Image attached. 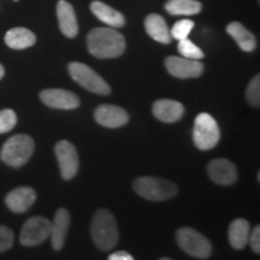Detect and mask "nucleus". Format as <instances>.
<instances>
[{
  "instance_id": "1",
  "label": "nucleus",
  "mask_w": 260,
  "mask_h": 260,
  "mask_svg": "<svg viewBox=\"0 0 260 260\" xmlns=\"http://www.w3.org/2000/svg\"><path fill=\"white\" fill-rule=\"evenodd\" d=\"M89 53L98 59L121 57L125 51V39L112 28H94L87 35Z\"/></svg>"
},
{
  "instance_id": "2",
  "label": "nucleus",
  "mask_w": 260,
  "mask_h": 260,
  "mask_svg": "<svg viewBox=\"0 0 260 260\" xmlns=\"http://www.w3.org/2000/svg\"><path fill=\"white\" fill-rule=\"evenodd\" d=\"M90 235L100 251L109 252L118 242V228L113 214L106 209L98 210L92 219Z\"/></svg>"
},
{
  "instance_id": "3",
  "label": "nucleus",
  "mask_w": 260,
  "mask_h": 260,
  "mask_svg": "<svg viewBox=\"0 0 260 260\" xmlns=\"http://www.w3.org/2000/svg\"><path fill=\"white\" fill-rule=\"evenodd\" d=\"M133 187L136 194L149 201H165L178 193V188L174 182L161 177H138Z\"/></svg>"
},
{
  "instance_id": "4",
  "label": "nucleus",
  "mask_w": 260,
  "mask_h": 260,
  "mask_svg": "<svg viewBox=\"0 0 260 260\" xmlns=\"http://www.w3.org/2000/svg\"><path fill=\"white\" fill-rule=\"evenodd\" d=\"M35 144L29 135L17 134L3 145L0 159L11 168H21L34 153Z\"/></svg>"
},
{
  "instance_id": "5",
  "label": "nucleus",
  "mask_w": 260,
  "mask_h": 260,
  "mask_svg": "<svg viewBox=\"0 0 260 260\" xmlns=\"http://www.w3.org/2000/svg\"><path fill=\"white\" fill-rule=\"evenodd\" d=\"M68 70H69L71 79L88 92L99 94V95H109L111 93V87L109 86V83L88 65L80 63V61H71L68 65Z\"/></svg>"
},
{
  "instance_id": "6",
  "label": "nucleus",
  "mask_w": 260,
  "mask_h": 260,
  "mask_svg": "<svg viewBox=\"0 0 260 260\" xmlns=\"http://www.w3.org/2000/svg\"><path fill=\"white\" fill-rule=\"evenodd\" d=\"M220 139L219 126L210 113H199L193 128L194 145L201 151H209L218 145Z\"/></svg>"
},
{
  "instance_id": "7",
  "label": "nucleus",
  "mask_w": 260,
  "mask_h": 260,
  "mask_svg": "<svg viewBox=\"0 0 260 260\" xmlns=\"http://www.w3.org/2000/svg\"><path fill=\"white\" fill-rule=\"evenodd\" d=\"M176 242L182 251L194 258L207 259L212 253V245L210 240L193 228L184 226L178 229Z\"/></svg>"
},
{
  "instance_id": "8",
  "label": "nucleus",
  "mask_w": 260,
  "mask_h": 260,
  "mask_svg": "<svg viewBox=\"0 0 260 260\" xmlns=\"http://www.w3.org/2000/svg\"><path fill=\"white\" fill-rule=\"evenodd\" d=\"M51 235V222L41 216L29 218L22 226L19 241L25 247L39 246Z\"/></svg>"
},
{
  "instance_id": "9",
  "label": "nucleus",
  "mask_w": 260,
  "mask_h": 260,
  "mask_svg": "<svg viewBox=\"0 0 260 260\" xmlns=\"http://www.w3.org/2000/svg\"><path fill=\"white\" fill-rule=\"evenodd\" d=\"M54 152H56V157L58 164H59L60 175L63 180H73L76 176L80 168L79 154H77L75 146L70 144L69 141H67V140H60L59 142H57Z\"/></svg>"
},
{
  "instance_id": "10",
  "label": "nucleus",
  "mask_w": 260,
  "mask_h": 260,
  "mask_svg": "<svg viewBox=\"0 0 260 260\" xmlns=\"http://www.w3.org/2000/svg\"><path fill=\"white\" fill-rule=\"evenodd\" d=\"M165 68L171 76L177 79H197L204 73V64L199 60L170 56L165 59Z\"/></svg>"
},
{
  "instance_id": "11",
  "label": "nucleus",
  "mask_w": 260,
  "mask_h": 260,
  "mask_svg": "<svg viewBox=\"0 0 260 260\" xmlns=\"http://www.w3.org/2000/svg\"><path fill=\"white\" fill-rule=\"evenodd\" d=\"M40 99L45 105L56 110H74L81 104L80 98L76 94L60 88L41 90Z\"/></svg>"
},
{
  "instance_id": "12",
  "label": "nucleus",
  "mask_w": 260,
  "mask_h": 260,
  "mask_svg": "<svg viewBox=\"0 0 260 260\" xmlns=\"http://www.w3.org/2000/svg\"><path fill=\"white\" fill-rule=\"evenodd\" d=\"M94 118L98 124L110 129L121 128L129 122V115L124 109L110 104L98 106L94 112Z\"/></svg>"
},
{
  "instance_id": "13",
  "label": "nucleus",
  "mask_w": 260,
  "mask_h": 260,
  "mask_svg": "<svg viewBox=\"0 0 260 260\" xmlns=\"http://www.w3.org/2000/svg\"><path fill=\"white\" fill-rule=\"evenodd\" d=\"M209 176L219 186H232L237 180V169L233 161L225 158H217L210 161L207 167Z\"/></svg>"
},
{
  "instance_id": "14",
  "label": "nucleus",
  "mask_w": 260,
  "mask_h": 260,
  "mask_svg": "<svg viewBox=\"0 0 260 260\" xmlns=\"http://www.w3.org/2000/svg\"><path fill=\"white\" fill-rule=\"evenodd\" d=\"M37 200V193L30 187H19L6 195L5 204L12 212L24 213Z\"/></svg>"
},
{
  "instance_id": "15",
  "label": "nucleus",
  "mask_w": 260,
  "mask_h": 260,
  "mask_svg": "<svg viewBox=\"0 0 260 260\" xmlns=\"http://www.w3.org/2000/svg\"><path fill=\"white\" fill-rule=\"evenodd\" d=\"M152 112L158 121L162 123H175L180 121L184 115V106L176 100L160 99L153 104Z\"/></svg>"
},
{
  "instance_id": "16",
  "label": "nucleus",
  "mask_w": 260,
  "mask_h": 260,
  "mask_svg": "<svg viewBox=\"0 0 260 260\" xmlns=\"http://www.w3.org/2000/svg\"><path fill=\"white\" fill-rule=\"evenodd\" d=\"M57 17L60 31L67 38L73 39L79 34V23L73 5L67 0H59L57 4Z\"/></svg>"
},
{
  "instance_id": "17",
  "label": "nucleus",
  "mask_w": 260,
  "mask_h": 260,
  "mask_svg": "<svg viewBox=\"0 0 260 260\" xmlns=\"http://www.w3.org/2000/svg\"><path fill=\"white\" fill-rule=\"evenodd\" d=\"M70 213L69 211L61 207L54 214L53 223H51V243L56 251H60L63 248L65 239L70 226Z\"/></svg>"
},
{
  "instance_id": "18",
  "label": "nucleus",
  "mask_w": 260,
  "mask_h": 260,
  "mask_svg": "<svg viewBox=\"0 0 260 260\" xmlns=\"http://www.w3.org/2000/svg\"><path fill=\"white\" fill-rule=\"evenodd\" d=\"M90 11L99 18L104 23L110 25L111 28H122L125 24V18L121 12L117 11L111 6L106 5L103 2H92L90 3Z\"/></svg>"
},
{
  "instance_id": "19",
  "label": "nucleus",
  "mask_w": 260,
  "mask_h": 260,
  "mask_svg": "<svg viewBox=\"0 0 260 260\" xmlns=\"http://www.w3.org/2000/svg\"><path fill=\"white\" fill-rule=\"evenodd\" d=\"M145 28L147 34L153 40L160 42V44L169 45L171 44V35L169 30L165 19L158 14L148 15L145 19Z\"/></svg>"
},
{
  "instance_id": "20",
  "label": "nucleus",
  "mask_w": 260,
  "mask_h": 260,
  "mask_svg": "<svg viewBox=\"0 0 260 260\" xmlns=\"http://www.w3.org/2000/svg\"><path fill=\"white\" fill-rule=\"evenodd\" d=\"M37 37L27 28H12L5 34V44L12 50H24L34 46Z\"/></svg>"
},
{
  "instance_id": "21",
  "label": "nucleus",
  "mask_w": 260,
  "mask_h": 260,
  "mask_svg": "<svg viewBox=\"0 0 260 260\" xmlns=\"http://www.w3.org/2000/svg\"><path fill=\"white\" fill-rule=\"evenodd\" d=\"M226 32L236 41V44L242 51L252 52L255 50V37L240 22H232V23L228 24Z\"/></svg>"
},
{
  "instance_id": "22",
  "label": "nucleus",
  "mask_w": 260,
  "mask_h": 260,
  "mask_svg": "<svg viewBox=\"0 0 260 260\" xmlns=\"http://www.w3.org/2000/svg\"><path fill=\"white\" fill-rule=\"evenodd\" d=\"M251 226L249 223L243 218H237L233 220L228 232V239L230 245L235 249H243L248 243Z\"/></svg>"
},
{
  "instance_id": "23",
  "label": "nucleus",
  "mask_w": 260,
  "mask_h": 260,
  "mask_svg": "<svg viewBox=\"0 0 260 260\" xmlns=\"http://www.w3.org/2000/svg\"><path fill=\"white\" fill-rule=\"evenodd\" d=\"M203 5L197 0H168L165 4V10L172 16L198 15Z\"/></svg>"
},
{
  "instance_id": "24",
  "label": "nucleus",
  "mask_w": 260,
  "mask_h": 260,
  "mask_svg": "<svg viewBox=\"0 0 260 260\" xmlns=\"http://www.w3.org/2000/svg\"><path fill=\"white\" fill-rule=\"evenodd\" d=\"M177 50H178V53H180L182 57L188 58V59L200 60L205 57L204 52L201 51V48H199L197 45L193 44V42H191L188 38L178 41Z\"/></svg>"
},
{
  "instance_id": "25",
  "label": "nucleus",
  "mask_w": 260,
  "mask_h": 260,
  "mask_svg": "<svg viewBox=\"0 0 260 260\" xmlns=\"http://www.w3.org/2000/svg\"><path fill=\"white\" fill-rule=\"evenodd\" d=\"M194 28V22L190 21V19H181V21L176 22L172 27L170 35L171 38L176 39V40H183V39H187L188 35L190 34V31L193 30Z\"/></svg>"
},
{
  "instance_id": "26",
  "label": "nucleus",
  "mask_w": 260,
  "mask_h": 260,
  "mask_svg": "<svg viewBox=\"0 0 260 260\" xmlns=\"http://www.w3.org/2000/svg\"><path fill=\"white\" fill-rule=\"evenodd\" d=\"M246 99L251 106L258 107L260 105V76L256 75L249 82L246 89Z\"/></svg>"
},
{
  "instance_id": "27",
  "label": "nucleus",
  "mask_w": 260,
  "mask_h": 260,
  "mask_svg": "<svg viewBox=\"0 0 260 260\" xmlns=\"http://www.w3.org/2000/svg\"><path fill=\"white\" fill-rule=\"evenodd\" d=\"M17 124V116L15 111L5 109L0 111V134H4L15 128Z\"/></svg>"
},
{
  "instance_id": "28",
  "label": "nucleus",
  "mask_w": 260,
  "mask_h": 260,
  "mask_svg": "<svg viewBox=\"0 0 260 260\" xmlns=\"http://www.w3.org/2000/svg\"><path fill=\"white\" fill-rule=\"evenodd\" d=\"M14 233L10 228L0 225V252H5L14 246Z\"/></svg>"
},
{
  "instance_id": "29",
  "label": "nucleus",
  "mask_w": 260,
  "mask_h": 260,
  "mask_svg": "<svg viewBox=\"0 0 260 260\" xmlns=\"http://www.w3.org/2000/svg\"><path fill=\"white\" fill-rule=\"evenodd\" d=\"M248 242L251 243L252 251L256 253V254H259L260 253V228H259V225L255 226L254 229H253V232L249 234Z\"/></svg>"
},
{
  "instance_id": "30",
  "label": "nucleus",
  "mask_w": 260,
  "mask_h": 260,
  "mask_svg": "<svg viewBox=\"0 0 260 260\" xmlns=\"http://www.w3.org/2000/svg\"><path fill=\"white\" fill-rule=\"evenodd\" d=\"M109 259L110 260H133L134 259V256H133L128 252L118 251V252L112 253L111 255H109Z\"/></svg>"
},
{
  "instance_id": "31",
  "label": "nucleus",
  "mask_w": 260,
  "mask_h": 260,
  "mask_svg": "<svg viewBox=\"0 0 260 260\" xmlns=\"http://www.w3.org/2000/svg\"><path fill=\"white\" fill-rule=\"evenodd\" d=\"M4 75H5V69H4V67H3V65L0 64V80H2L3 77H4Z\"/></svg>"
}]
</instances>
